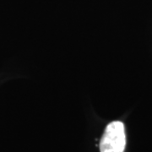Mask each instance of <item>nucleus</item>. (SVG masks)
<instances>
[{
  "label": "nucleus",
  "mask_w": 152,
  "mask_h": 152,
  "mask_svg": "<svg viewBox=\"0 0 152 152\" xmlns=\"http://www.w3.org/2000/svg\"><path fill=\"white\" fill-rule=\"evenodd\" d=\"M126 134L124 124L120 121L110 123L100 142L101 152H124Z\"/></svg>",
  "instance_id": "1"
}]
</instances>
